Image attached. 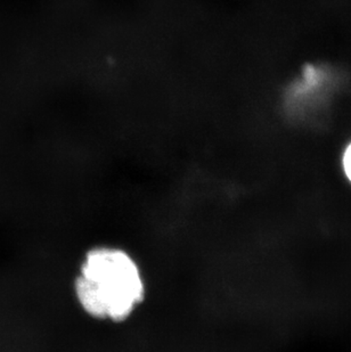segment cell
Instances as JSON below:
<instances>
[{"label": "cell", "instance_id": "obj_1", "mask_svg": "<svg viewBox=\"0 0 351 352\" xmlns=\"http://www.w3.org/2000/svg\"><path fill=\"white\" fill-rule=\"evenodd\" d=\"M140 265L125 250L100 246L83 256L74 296L87 315L105 322L129 318L145 298Z\"/></svg>", "mask_w": 351, "mask_h": 352}, {"label": "cell", "instance_id": "obj_2", "mask_svg": "<svg viewBox=\"0 0 351 352\" xmlns=\"http://www.w3.org/2000/svg\"><path fill=\"white\" fill-rule=\"evenodd\" d=\"M342 164H343V171L349 182L351 183V144L347 147L345 154H343V160H342Z\"/></svg>", "mask_w": 351, "mask_h": 352}]
</instances>
